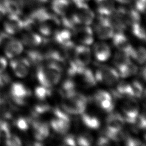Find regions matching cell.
<instances>
[{
	"label": "cell",
	"mask_w": 146,
	"mask_h": 146,
	"mask_svg": "<svg viewBox=\"0 0 146 146\" xmlns=\"http://www.w3.org/2000/svg\"><path fill=\"white\" fill-rule=\"evenodd\" d=\"M94 30L98 38L101 39L111 38L114 34V29L108 17L101 16L94 26Z\"/></svg>",
	"instance_id": "6"
},
{
	"label": "cell",
	"mask_w": 146,
	"mask_h": 146,
	"mask_svg": "<svg viewBox=\"0 0 146 146\" xmlns=\"http://www.w3.org/2000/svg\"><path fill=\"white\" fill-rule=\"evenodd\" d=\"M10 94L13 100L20 106H23L26 104L25 99L31 94L30 91L20 83H14L12 84Z\"/></svg>",
	"instance_id": "10"
},
{
	"label": "cell",
	"mask_w": 146,
	"mask_h": 146,
	"mask_svg": "<svg viewBox=\"0 0 146 146\" xmlns=\"http://www.w3.org/2000/svg\"><path fill=\"white\" fill-rule=\"evenodd\" d=\"M76 11L73 14L79 25L89 26L94 19V14L88 5L76 7Z\"/></svg>",
	"instance_id": "11"
},
{
	"label": "cell",
	"mask_w": 146,
	"mask_h": 146,
	"mask_svg": "<svg viewBox=\"0 0 146 146\" xmlns=\"http://www.w3.org/2000/svg\"><path fill=\"white\" fill-rule=\"evenodd\" d=\"M130 61V56L127 52L120 50H117L115 52L113 60L116 70L123 67Z\"/></svg>",
	"instance_id": "25"
},
{
	"label": "cell",
	"mask_w": 146,
	"mask_h": 146,
	"mask_svg": "<svg viewBox=\"0 0 146 146\" xmlns=\"http://www.w3.org/2000/svg\"><path fill=\"white\" fill-rule=\"evenodd\" d=\"M124 143L126 145L129 146L143 145V144L139 139L131 136H126L124 139Z\"/></svg>",
	"instance_id": "42"
},
{
	"label": "cell",
	"mask_w": 146,
	"mask_h": 146,
	"mask_svg": "<svg viewBox=\"0 0 146 146\" xmlns=\"http://www.w3.org/2000/svg\"><path fill=\"white\" fill-rule=\"evenodd\" d=\"M142 97L143 98V99H144V102H145V104H145V106H146V89L144 90Z\"/></svg>",
	"instance_id": "50"
},
{
	"label": "cell",
	"mask_w": 146,
	"mask_h": 146,
	"mask_svg": "<svg viewBox=\"0 0 146 146\" xmlns=\"http://www.w3.org/2000/svg\"><path fill=\"white\" fill-rule=\"evenodd\" d=\"M125 123L123 116L117 112H112L106 119V129L111 132H117L123 129Z\"/></svg>",
	"instance_id": "13"
},
{
	"label": "cell",
	"mask_w": 146,
	"mask_h": 146,
	"mask_svg": "<svg viewBox=\"0 0 146 146\" xmlns=\"http://www.w3.org/2000/svg\"><path fill=\"white\" fill-rule=\"evenodd\" d=\"M7 60L5 58L0 56V72H3L7 66Z\"/></svg>",
	"instance_id": "45"
},
{
	"label": "cell",
	"mask_w": 146,
	"mask_h": 146,
	"mask_svg": "<svg viewBox=\"0 0 146 146\" xmlns=\"http://www.w3.org/2000/svg\"><path fill=\"white\" fill-rule=\"evenodd\" d=\"M22 42L26 46L35 47L40 45L43 40L39 35L34 33H30L24 34L22 35Z\"/></svg>",
	"instance_id": "23"
},
{
	"label": "cell",
	"mask_w": 146,
	"mask_h": 146,
	"mask_svg": "<svg viewBox=\"0 0 146 146\" xmlns=\"http://www.w3.org/2000/svg\"><path fill=\"white\" fill-rule=\"evenodd\" d=\"M51 93L50 88L44 86L37 87L35 90V94L38 99L40 100H44L47 97L50 96Z\"/></svg>",
	"instance_id": "33"
},
{
	"label": "cell",
	"mask_w": 146,
	"mask_h": 146,
	"mask_svg": "<svg viewBox=\"0 0 146 146\" xmlns=\"http://www.w3.org/2000/svg\"><path fill=\"white\" fill-rule=\"evenodd\" d=\"M30 61L26 58L15 59L10 62V66L19 78H24L29 73Z\"/></svg>",
	"instance_id": "15"
},
{
	"label": "cell",
	"mask_w": 146,
	"mask_h": 146,
	"mask_svg": "<svg viewBox=\"0 0 146 146\" xmlns=\"http://www.w3.org/2000/svg\"><path fill=\"white\" fill-rule=\"evenodd\" d=\"M121 110L125 123L134 124L139 114V105L135 98H125L121 105Z\"/></svg>",
	"instance_id": "5"
},
{
	"label": "cell",
	"mask_w": 146,
	"mask_h": 146,
	"mask_svg": "<svg viewBox=\"0 0 146 146\" xmlns=\"http://www.w3.org/2000/svg\"><path fill=\"white\" fill-rule=\"evenodd\" d=\"M34 136L39 141H42L47 138L50 133L48 125L47 123L40 122L37 126L33 128Z\"/></svg>",
	"instance_id": "26"
},
{
	"label": "cell",
	"mask_w": 146,
	"mask_h": 146,
	"mask_svg": "<svg viewBox=\"0 0 146 146\" xmlns=\"http://www.w3.org/2000/svg\"><path fill=\"white\" fill-rule=\"evenodd\" d=\"M72 34L70 30L65 29L55 32L54 34V40L60 46H63L72 41Z\"/></svg>",
	"instance_id": "24"
},
{
	"label": "cell",
	"mask_w": 146,
	"mask_h": 146,
	"mask_svg": "<svg viewBox=\"0 0 146 146\" xmlns=\"http://www.w3.org/2000/svg\"><path fill=\"white\" fill-rule=\"evenodd\" d=\"M62 69L53 62L46 66H40L36 71V77L42 86L51 88L57 84L61 78Z\"/></svg>",
	"instance_id": "2"
},
{
	"label": "cell",
	"mask_w": 146,
	"mask_h": 146,
	"mask_svg": "<svg viewBox=\"0 0 146 146\" xmlns=\"http://www.w3.org/2000/svg\"><path fill=\"white\" fill-rule=\"evenodd\" d=\"M23 44L15 39H10L7 41L5 47V53L9 58H12L21 54L23 51Z\"/></svg>",
	"instance_id": "17"
},
{
	"label": "cell",
	"mask_w": 146,
	"mask_h": 146,
	"mask_svg": "<svg viewBox=\"0 0 146 146\" xmlns=\"http://www.w3.org/2000/svg\"><path fill=\"white\" fill-rule=\"evenodd\" d=\"M5 31L9 34H14L24 28V21L20 19L18 15L10 14L4 23Z\"/></svg>",
	"instance_id": "14"
},
{
	"label": "cell",
	"mask_w": 146,
	"mask_h": 146,
	"mask_svg": "<svg viewBox=\"0 0 146 146\" xmlns=\"http://www.w3.org/2000/svg\"><path fill=\"white\" fill-rule=\"evenodd\" d=\"M98 13L101 16L109 17L115 11L114 5L110 0H95Z\"/></svg>",
	"instance_id": "21"
},
{
	"label": "cell",
	"mask_w": 146,
	"mask_h": 146,
	"mask_svg": "<svg viewBox=\"0 0 146 146\" xmlns=\"http://www.w3.org/2000/svg\"><path fill=\"white\" fill-rule=\"evenodd\" d=\"M72 58L80 66L86 67L91 62V50L88 46L82 44L75 46Z\"/></svg>",
	"instance_id": "9"
},
{
	"label": "cell",
	"mask_w": 146,
	"mask_h": 146,
	"mask_svg": "<svg viewBox=\"0 0 146 146\" xmlns=\"http://www.w3.org/2000/svg\"><path fill=\"white\" fill-rule=\"evenodd\" d=\"M131 84L132 88L134 97L137 98H141L144 91L142 83L139 80H135L133 81Z\"/></svg>",
	"instance_id": "34"
},
{
	"label": "cell",
	"mask_w": 146,
	"mask_h": 146,
	"mask_svg": "<svg viewBox=\"0 0 146 146\" xmlns=\"http://www.w3.org/2000/svg\"><path fill=\"white\" fill-rule=\"evenodd\" d=\"M115 1L121 4H128L131 3L132 1V0H115Z\"/></svg>",
	"instance_id": "47"
},
{
	"label": "cell",
	"mask_w": 146,
	"mask_h": 146,
	"mask_svg": "<svg viewBox=\"0 0 146 146\" xmlns=\"http://www.w3.org/2000/svg\"><path fill=\"white\" fill-rule=\"evenodd\" d=\"M94 75L97 82L108 86L115 85L118 82L120 77L116 69L103 65L97 68Z\"/></svg>",
	"instance_id": "3"
},
{
	"label": "cell",
	"mask_w": 146,
	"mask_h": 146,
	"mask_svg": "<svg viewBox=\"0 0 146 146\" xmlns=\"http://www.w3.org/2000/svg\"><path fill=\"white\" fill-rule=\"evenodd\" d=\"M116 84V89L113 92L114 95L116 96L124 98L134 97L131 84H129L125 82H120L119 83L117 82Z\"/></svg>",
	"instance_id": "20"
},
{
	"label": "cell",
	"mask_w": 146,
	"mask_h": 146,
	"mask_svg": "<svg viewBox=\"0 0 146 146\" xmlns=\"http://www.w3.org/2000/svg\"><path fill=\"white\" fill-rule=\"evenodd\" d=\"M50 107L48 104L46 103H41L37 104L35 106L33 112L37 115L43 114L44 113L48 112V111H50Z\"/></svg>",
	"instance_id": "36"
},
{
	"label": "cell",
	"mask_w": 146,
	"mask_h": 146,
	"mask_svg": "<svg viewBox=\"0 0 146 146\" xmlns=\"http://www.w3.org/2000/svg\"><path fill=\"white\" fill-rule=\"evenodd\" d=\"M7 35L4 34H0V44H1V43L2 42V40L3 39H4V38Z\"/></svg>",
	"instance_id": "49"
},
{
	"label": "cell",
	"mask_w": 146,
	"mask_h": 146,
	"mask_svg": "<svg viewBox=\"0 0 146 146\" xmlns=\"http://www.w3.org/2000/svg\"><path fill=\"white\" fill-rule=\"evenodd\" d=\"M76 83L72 79V78L68 77L67 79L63 81L62 87H61V93L62 95H65L67 93H69L72 91L75 90Z\"/></svg>",
	"instance_id": "31"
},
{
	"label": "cell",
	"mask_w": 146,
	"mask_h": 146,
	"mask_svg": "<svg viewBox=\"0 0 146 146\" xmlns=\"http://www.w3.org/2000/svg\"><path fill=\"white\" fill-rule=\"evenodd\" d=\"M6 11L10 14L18 15L20 12V9L18 4L13 1H6L3 5Z\"/></svg>",
	"instance_id": "35"
},
{
	"label": "cell",
	"mask_w": 146,
	"mask_h": 146,
	"mask_svg": "<svg viewBox=\"0 0 146 146\" xmlns=\"http://www.w3.org/2000/svg\"><path fill=\"white\" fill-rule=\"evenodd\" d=\"M78 76L80 78L82 84L86 88L94 87L97 83L94 73L91 70L86 68V67L82 70Z\"/></svg>",
	"instance_id": "18"
},
{
	"label": "cell",
	"mask_w": 146,
	"mask_h": 146,
	"mask_svg": "<svg viewBox=\"0 0 146 146\" xmlns=\"http://www.w3.org/2000/svg\"><path fill=\"white\" fill-rule=\"evenodd\" d=\"M141 74H142V76H143V78L144 79V80H146V64H145V66L143 67V70H142Z\"/></svg>",
	"instance_id": "48"
},
{
	"label": "cell",
	"mask_w": 146,
	"mask_h": 146,
	"mask_svg": "<svg viewBox=\"0 0 146 146\" xmlns=\"http://www.w3.org/2000/svg\"><path fill=\"white\" fill-rule=\"evenodd\" d=\"M10 76L5 72H0V87L7 85L10 82Z\"/></svg>",
	"instance_id": "43"
},
{
	"label": "cell",
	"mask_w": 146,
	"mask_h": 146,
	"mask_svg": "<svg viewBox=\"0 0 146 146\" xmlns=\"http://www.w3.org/2000/svg\"><path fill=\"white\" fill-rule=\"evenodd\" d=\"M62 96L61 107L68 114L80 115L85 111L88 101L82 94L74 90Z\"/></svg>",
	"instance_id": "1"
},
{
	"label": "cell",
	"mask_w": 146,
	"mask_h": 146,
	"mask_svg": "<svg viewBox=\"0 0 146 146\" xmlns=\"http://www.w3.org/2000/svg\"><path fill=\"white\" fill-rule=\"evenodd\" d=\"M72 36L82 45L89 46L93 43V31L89 26L79 25L73 30Z\"/></svg>",
	"instance_id": "7"
},
{
	"label": "cell",
	"mask_w": 146,
	"mask_h": 146,
	"mask_svg": "<svg viewBox=\"0 0 146 146\" xmlns=\"http://www.w3.org/2000/svg\"><path fill=\"white\" fill-rule=\"evenodd\" d=\"M137 67L131 61L123 67L116 70L120 77L128 78L135 75L137 72Z\"/></svg>",
	"instance_id": "28"
},
{
	"label": "cell",
	"mask_w": 146,
	"mask_h": 146,
	"mask_svg": "<svg viewBox=\"0 0 146 146\" xmlns=\"http://www.w3.org/2000/svg\"><path fill=\"white\" fill-rule=\"evenodd\" d=\"M132 34L137 38L145 40L146 39V30L141 25L140 23L130 26Z\"/></svg>",
	"instance_id": "30"
},
{
	"label": "cell",
	"mask_w": 146,
	"mask_h": 146,
	"mask_svg": "<svg viewBox=\"0 0 146 146\" xmlns=\"http://www.w3.org/2000/svg\"><path fill=\"white\" fill-rule=\"evenodd\" d=\"M55 116L51 120L50 125L53 130L60 135L67 133L70 128V117L69 114L62 109H57L54 112Z\"/></svg>",
	"instance_id": "4"
},
{
	"label": "cell",
	"mask_w": 146,
	"mask_h": 146,
	"mask_svg": "<svg viewBox=\"0 0 146 146\" xmlns=\"http://www.w3.org/2000/svg\"><path fill=\"white\" fill-rule=\"evenodd\" d=\"M27 54L29 59L33 64H40L42 61L45 60L44 54H42L38 51H29Z\"/></svg>",
	"instance_id": "32"
},
{
	"label": "cell",
	"mask_w": 146,
	"mask_h": 146,
	"mask_svg": "<svg viewBox=\"0 0 146 146\" xmlns=\"http://www.w3.org/2000/svg\"><path fill=\"white\" fill-rule=\"evenodd\" d=\"M39 30L42 35L46 36H49L52 33L51 26L44 22H42V24L39 27Z\"/></svg>",
	"instance_id": "39"
},
{
	"label": "cell",
	"mask_w": 146,
	"mask_h": 146,
	"mask_svg": "<svg viewBox=\"0 0 146 146\" xmlns=\"http://www.w3.org/2000/svg\"><path fill=\"white\" fill-rule=\"evenodd\" d=\"M111 140L104 134L99 137L97 140V144L99 145H110Z\"/></svg>",
	"instance_id": "44"
},
{
	"label": "cell",
	"mask_w": 146,
	"mask_h": 146,
	"mask_svg": "<svg viewBox=\"0 0 146 146\" xmlns=\"http://www.w3.org/2000/svg\"><path fill=\"white\" fill-rule=\"evenodd\" d=\"M86 1H87V0H86Z\"/></svg>",
	"instance_id": "51"
},
{
	"label": "cell",
	"mask_w": 146,
	"mask_h": 146,
	"mask_svg": "<svg viewBox=\"0 0 146 146\" xmlns=\"http://www.w3.org/2000/svg\"><path fill=\"white\" fill-rule=\"evenodd\" d=\"M94 141V139L91 133L86 132L80 133L76 137V144L81 146L91 145Z\"/></svg>",
	"instance_id": "29"
},
{
	"label": "cell",
	"mask_w": 146,
	"mask_h": 146,
	"mask_svg": "<svg viewBox=\"0 0 146 146\" xmlns=\"http://www.w3.org/2000/svg\"><path fill=\"white\" fill-rule=\"evenodd\" d=\"M29 122L28 119L23 117L18 119L16 121V125L17 127L22 131H26L29 128Z\"/></svg>",
	"instance_id": "40"
},
{
	"label": "cell",
	"mask_w": 146,
	"mask_h": 146,
	"mask_svg": "<svg viewBox=\"0 0 146 146\" xmlns=\"http://www.w3.org/2000/svg\"><path fill=\"white\" fill-rule=\"evenodd\" d=\"M93 54L96 60L104 62L109 59L111 50L109 46L104 42H98L93 46Z\"/></svg>",
	"instance_id": "16"
},
{
	"label": "cell",
	"mask_w": 146,
	"mask_h": 146,
	"mask_svg": "<svg viewBox=\"0 0 146 146\" xmlns=\"http://www.w3.org/2000/svg\"><path fill=\"white\" fill-rule=\"evenodd\" d=\"M70 6L69 0H53L52 9L54 12L60 15L66 14Z\"/></svg>",
	"instance_id": "22"
},
{
	"label": "cell",
	"mask_w": 146,
	"mask_h": 146,
	"mask_svg": "<svg viewBox=\"0 0 146 146\" xmlns=\"http://www.w3.org/2000/svg\"><path fill=\"white\" fill-rule=\"evenodd\" d=\"M62 140V144L63 145H76V138L71 134H65L64 135Z\"/></svg>",
	"instance_id": "37"
},
{
	"label": "cell",
	"mask_w": 146,
	"mask_h": 146,
	"mask_svg": "<svg viewBox=\"0 0 146 146\" xmlns=\"http://www.w3.org/2000/svg\"><path fill=\"white\" fill-rule=\"evenodd\" d=\"M6 144L9 146H19L21 145V141L19 138L13 135H11L6 139Z\"/></svg>",
	"instance_id": "38"
},
{
	"label": "cell",
	"mask_w": 146,
	"mask_h": 146,
	"mask_svg": "<svg viewBox=\"0 0 146 146\" xmlns=\"http://www.w3.org/2000/svg\"><path fill=\"white\" fill-rule=\"evenodd\" d=\"M6 11L3 6L0 5V19H1L6 14Z\"/></svg>",
	"instance_id": "46"
},
{
	"label": "cell",
	"mask_w": 146,
	"mask_h": 146,
	"mask_svg": "<svg viewBox=\"0 0 146 146\" xmlns=\"http://www.w3.org/2000/svg\"><path fill=\"white\" fill-rule=\"evenodd\" d=\"M94 100L100 108L107 112H111L114 108L112 95L106 91H97L94 95Z\"/></svg>",
	"instance_id": "8"
},
{
	"label": "cell",
	"mask_w": 146,
	"mask_h": 146,
	"mask_svg": "<svg viewBox=\"0 0 146 146\" xmlns=\"http://www.w3.org/2000/svg\"><path fill=\"white\" fill-rule=\"evenodd\" d=\"M80 119L83 124L91 129H98L100 126V121L99 119L94 114L83 112L80 114Z\"/></svg>",
	"instance_id": "19"
},
{
	"label": "cell",
	"mask_w": 146,
	"mask_h": 146,
	"mask_svg": "<svg viewBox=\"0 0 146 146\" xmlns=\"http://www.w3.org/2000/svg\"><path fill=\"white\" fill-rule=\"evenodd\" d=\"M112 38L113 44L117 50L125 52L129 56L131 55L133 50V47L131 44L127 37L123 33L122 31H117L115 33H114Z\"/></svg>",
	"instance_id": "12"
},
{
	"label": "cell",
	"mask_w": 146,
	"mask_h": 146,
	"mask_svg": "<svg viewBox=\"0 0 146 146\" xmlns=\"http://www.w3.org/2000/svg\"><path fill=\"white\" fill-rule=\"evenodd\" d=\"M135 9L139 13L146 14V0H136Z\"/></svg>",
	"instance_id": "41"
},
{
	"label": "cell",
	"mask_w": 146,
	"mask_h": 146,
	"mask_svg": "<svg viewBox=\"0 0 146 146\" xmlns=\"http://www.w3.org/2000/svg\"><path fill=\"white\" fill-rule=\"evenodd\" d=\"M134 60L139 64L146 63V48L142 46L136 48L133 47V50L130 55Z\"/></svg>",
	"instance_id": "27"
}]
</instances>
